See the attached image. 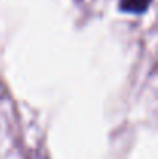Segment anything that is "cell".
Returning a JSON list of instances; mask_svg holds the SVG:
<instances>
[{"label": "cell", "mask_w": 158, "mask_h": 159, "mask_svg": "<svg viewBox=\"0 0 158 159\" xmlns=\"http://www.w3.org/2000/svg\"><path fill=\"white\" fill-rule=\"evenodd\" d=\"M152 0H121L119 6L122 11L126 12H132V14H141L144 12Z\"/></svg>", "instance_id": "obj_1"}]
</instances>
